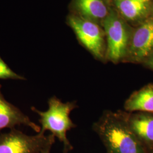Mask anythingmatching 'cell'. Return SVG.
Returning <instances> with one entry per match:
<instances>
[{"label":"cell","instance_id":"1","mask_svg":"<svg viewBox=\"0 0 153 153\" xmlns=\"http://www.w3.org/2000/svg\"><path fill=\"white\" fill-rule=\"evenodd\" d=\"M107 153H147L130 127L128 112L105 111L93 126Z\"/></svg>","mask_w":153,"mask_h":153},{"label":"cell","instance_id":"2","mask_svg":"<svg viewBox=\"0 0 153 153\" xmlns=\"http://www.w3.org/2000/svg\"><path fill=\"white\" fill-rule=\"evenodd\" d=\"M78 107L76 101L63 103L59 99L53 97L48 100V109L40 111L35 107L31 109L39 116L41 124V133L49 131L52 134L57 137L64 146V153H68L73 150V146L66 136L67 131L76 127L72 121L70 114Z\"/></svg>","mask_w":153,"mask_h":153},{"label":"cell","instance_id":"3","mask_svg":"<svg viewBox=\"0 0 153 153\" xmlns=\"http://www.w3.org/2000/svg\"><path fill=\"white\" fill-rule=\"evenodd\" d=\"M106 43V61L114 64L123 62L129 44L133 27L114 8L102 25Z\"/></svg>","mask_w":153,"mask_h":153},{"label":"cell","instance_id":"4","mask_svg":"<svg viewBox=\"0 0 153 153\" xmlns=\"http://www.w3.org/2000/svg\"><path fill=\"white\" fill-rule=\"evenodd\" d=\"M66 23L73 30L79 42L95 59L103 62L107 61L105 35L100 25L71 13L66 18Z\"/></svg>","mask_w":153,"mask_h":153},{"label":"cell","instance_id":"5","mask_svg":"<svg viewBox=\"0 0 153 153\" xmlns=\"http://www.w3.org/2000/svg\"><path fill=\"white\" fill-rule=\"evenodd\" d=\"M55 141L52 134L45 136L39 132L28 136L13 128L9 133L0 134V153H41L51 149Z\"/></svg>","mask_w":153,"mask_h":153},{"label":"cell","instance_id":"6","mask_svg":"<svg viewBox=\"0 0 153 153\" xmlns=\"http://www.w3.org/2000/svg\"><path fill=\"white\" fill-rule=\"evenodd\" d=\"M153 51V21L149 18L133 28L123 62L142 64Z\"/></svg>","mask_w":153,"mask_h":153},{"label":"cell","instance_id":"7","mask_svg":"<svg viewBox=\"0 0 153 153\" xmlns=\"http://www.w3.org/2000/svg\"><path fill=\"white\" fill-rule=\"evenodd\" d=\"M112 7L111 0H71L69 5L71 14L95 22L102 27Z\"/></svg>","mask_w":153,"mask_h":153},{"label":"cell","instance_id":"8","mask_svg":"<svg viewBox=\"0 0 153 153\" xmlns=\"http://www.w3.org/2000/svg\"><path fill=\"white\" fill-rule=\"evenodd\" d=\"M112 6L130 25H138L150 17L152 0H111Z\"/></svg>","mask_w":153,"mask_h":153},{"label":"cell","instance_id":"9","mask_svg":"<svg viewBox=\"0 0 153 153\" xmlns=\"http://www.w3.org/2000/svg\"><path fill=\"white\" fill-rule=\"evenodd\" d=\"M128 120L146 153L153 150V114L143 112H128Z\"/></svg>","mask_w":153,"mask_h":153},{"label":"cell","instance_id":"10","mask_svg":"<svg viewBox=\"0 0 153 153\" xmlns=\"http://www.w3.org/2000/svg\"><path fill=\"white\" fill-rule=\"evenodd\" d=\"M19 125L28 126L38 133L41 130L40 126L32 122L27 116L6 100L1 93L0 85V130L6 128L13 129Z\"/></svg>","mask_w":153,"mask_h":153},{"label":"cell","instance_id":"11","mask_svg":"<svg viewBox=\"0 0 153 153\" xmlns=\"http://www.w3.org/2000/svg\"><path fill=\"white\" fill-rule=\"evenodd\" d=\"M124 108L128 112L153 114V83H149L132 93L126 100Z\"/></svg>","mask_w":153,"mask_h":153},{"label":"cell","instance_id":"12","mask_svg":"<svg viewBox=\"0 0 153 153\" xmlns=\"http://www.w3.org/2000/svg\"><path fill=\"white\" fill-rule=\"evenodd\" d=\"M17 79L25 80V77L13 71L10 67L0 57V79Z\"/></svg>","mask_w":153,"mask_h":153},{"label":"cell","instance_id":"13","mask_svg":"<svg viewBox=\"0 0 153 153\" xmlns=\"http://www.w3.org/2000/svg\"><path fill=\"white\" fill-rule=\"evenodd\" d=\"M145 66L153 71V51L152 54L148 58V59L143 64Z\"/></svg>","mask_w":153,"mask_h":153},{"label":"cell","instance_id":"14","mask_svg":"<svg viewBox=\"0 0 153 153\" xmlns=\"http://www.w3.org/2000/svg\"><path fill=\"white\" fill-rule=\"evenodd\" d=\"M149 18L153 21V0H152V4L151 11H150V14Z\"/></svg>","mask_w":153,"mask_h":153},{"label":"cell","instance_id":"15","mask_svg":"<svg viewBox=\"0 0 153 153\" xmlns=\"http://www.w3.org/2000/svg\"><path fill=\"white\" fill-rule=\"evenodd\" d=\"M50 151H51V149H47V150H44V152H43L41 153H50Z\"/></svg>","mask_w":153,"mask_h":153},{"label":"cell","instance_id":"16","mask_svg":"<svg viewBox=\"0 0 153 153\" xmlns=\"http://www.w3.org/2000/svg\"><path fill=\"white\" fill-rule=\"evenodd\" d=\"M148 153H153V150H152L151 152H149Z\"/></svg>","mask_w":153,"mask_h":153}]
</instances>
